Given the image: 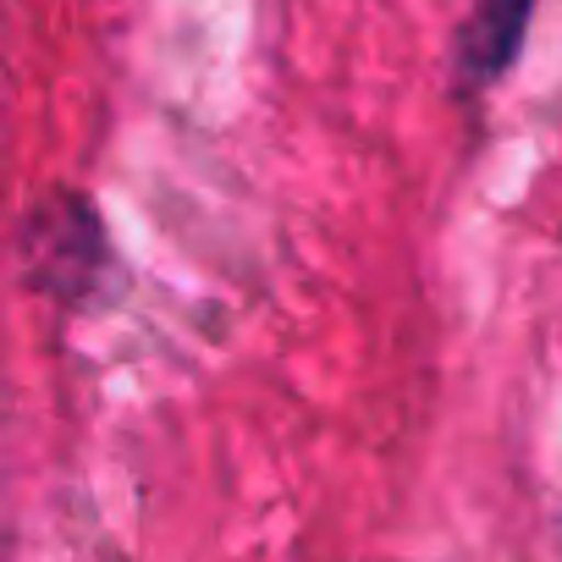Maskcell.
I'll use <instances>...</instances> for the list:
<instances>
[{
  "instance_id": "cell-1",
  "label": "cell",
  "mask_w": 562,
  "mask_h": 562,
  "mask_svg": "<svg viewBox=\"0 0 562 562\" xmlns=\"http://www.w3.org/2000/svg\"><path fill=\"white\" fill-rule=\"evenodd\" d=\"M105 259H111L105 226H100L89 199L50 193L45 204H34V215L23 226V270H29V281L40 293H50L61 304L89 299Z\"/></svg>"
},
{
  "instance_id": "cell-2",
  "label": "cell",
  "mask_w": 562,
  "mask_h": 562,
  "mask_svg": "<svg viewBox=\"0 0 562 562\" xmlns=\"http://www.w3.org/2000/svg\"><path fill=\"white\" fill-rule=\"evenodd\" d=\"M529 18H535V0H474V12L458 34V50H452L458 89H491L518 61Z\"/></svg>"
}]
</instances>
